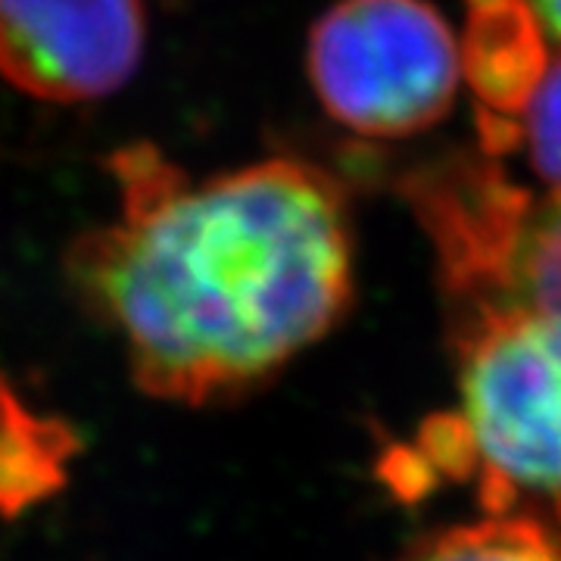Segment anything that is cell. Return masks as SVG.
Wrapping results in <instances>:
<instances>
[{
	"label": "cell",
	"mask_w": 561,
	"mask_h": 561,
	"mask_svg": "<svg viewBox=\"0 0 561 561\" xmlns=\"http://www.w3.org/2000/svg\"><path fill=\"white\" fill-rule=\"evenodd\" d=\"M402 561H561V537L530 515L443 530Z\"/></svg>",
	"instance_id": "9"
},
{
	"label": "cell",
	"mask_w": 561,
	"mask_h": 561,
	"mask_svg": "<svg viewBox=\"0 0 561 561\" xmlns=\"http://www.w3.org/2000/svg\"><path fill=\"white\" fill-rule=\"evenodd\" d=\"M474 122H478L483 157H505V153L518 150L524 144V119L474 106Z\"/></svg>",
	"instance_id": "11"
},
{
	"label": "cell",
	"mask_w": 561,
	"mask_h": 561,
	"mask_svg": "<svg viewBox=\"0 0 561 561\" xmlns=\"http://www.w3.org/2000/svg\"><path fill=\"white\" fill-rule=\"evenodd\" d=\"M122 221L66 253L81 306L153 400L216 405L260 390L353 300L341 187L268 160L194 187L153 144L110 157Z\"/></svg>",
	"instance_id": "1"
},
{
	"label": "cell",
	"mask_w": 561,
	"mask_h": 561,
	"mask_svg": "<svg viewBox=\"0 0 561 561\" xmlns=\"http://www.w3.org/2000/svg\"><path fill=\"white\" fill-rule=\"evenodd\" d=\"M405 197L437 247L440 275L461 309L493 300L537 201L490 157L434 162L405 181Z\"/></svg>",
	"instance_id": "5"
},
{
	"label": "cell",
	"mask_w": 561,
	"mask_h": 561,
	"mask_svg": "<svg viewBox=\"0 0 561 561\" xmlns=\"http://www.w3.org/2000/svg\"><path fill=\"white\" fill-rule=\"evenodd\" d=\"M468 3H483V0H468ZM524 3L537 13L542 32L549 38L561 41V0H524Z\"/></svg>",
	"instance_id": "12"
},
{
	"label": "cell",
	"mask_w": 561,
	"mask_h": 561,
	"mask_svg": "<svg viewBox=\"0 0 561 561\" xmlns=\"http://www.w3.org/2000/svg\"><path fill=\"white\" fill-rule=\"evenodd\" d=\"M490 302L561 321V197L552 194V201L530 206Z\"/></svg>",
	"instance_id": "8"
},
{
	"label": "cell",
	"mask_w": 561,
	"mask_h": 561,
	"mask_svg": "<svg viewBox=\"0 0 561 561\" xmlns=\"http://www.w3.org/2000/svg\"><path fill=\"white\" fill-rule=\"evenodd\" d=\"M461 60L424 0H341L312 28L321 106L365 138H409L453 110Z\"/></svg>",
	"instance_id": "3"
},
{
	"label": "cell",
	"mask_w": 561,
	"mask_h": 561,
	"mask_svg": "<svg viewBox=\"0 0 561 561\" xmlns=\"http://www.w3.org/2000/svg\"><path fill=\"white\" fill-rule=\"evenodd\" d=\"M459 383L486 508L561 512V321L493 302L461 309Z\"/></svg>",
	"instance_id": "2"
},
{
	"label": "cell",
	"mask_w": 561,
	"mask_h": 561,
	"mask_svg": "<svg viewBox=\"0 0 561 561\" xmlns=\"http://www.w3.org/2000/svg\"><path fill=\"white\" fill-rule=\"evenodd\" d=\"M524 140L534 172L561 197V54L549 62L537 94L524 110Z\"/></svg>",
	"instance_id": "10"
},
{
	"label": "cell",
	"mask_w": 561,
	"mask_h": 561,
	"mask_svg": "<svg viewBox=\"0 0 561 561\" xmlns=\"http://www.w3.org/2000/svg\"><path fill=\"white\" fill-rule=\"evenodd\" d=\"M140 54V0H0V76L38 101L106 98Z\"/></svg>",
	"instance_id": "4"
},
{
	"label": "cell",
	"mask_w": 561,
	"mask_h": 561,
	"mask_svg": "<svg viewBox=\"0 0 561 561\" xmlns=\"http://www.w3.org/2000/svg\"><path fill=\"white\" fill-rule=\"evenodd\" d=\"M546 69V32L524 0L468 3L461 76L474 91L478 106L524 119Z\"/></svg>",
	"instance_id": "6"
},
{
	"label": "cell",
	"mask_w": 561,
	"mask_h": 561,
	"mask_svg": "<svg viewBox=\"0 0 561 561\" xmlns=\"http://www.w3.org/2000/svg\"><path fill=\"white\" fill-rule=\"evenodd\" d=\"M81 453L79 431L57 415H38L0 375V518L13 522L54 500Z\"/></svg>",
	"instance_id": "7"
}]
</instances>
